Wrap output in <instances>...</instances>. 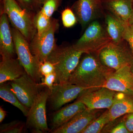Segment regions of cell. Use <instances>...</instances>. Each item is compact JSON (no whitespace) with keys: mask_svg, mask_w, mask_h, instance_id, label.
I'll return each instance as SVG.
<instances>
[{"mask_svg":"<svg viewBox=\"0 0 133 133\" xmlns=\"http://www.w3.org/2000/svg\"><path fill=\"white\" fill-rule=\"evenodd\" d=\"M70 76L69 83L83 88H96L104 85L114 71L102 64L96 53H85Z\"/></svg>","mask_w":133,"mask_h":133,"instance_id":"6da1fadb","label":"cell"},{"mask_svg":"<svg viewBox=\"0 0 133 133\" xmlns=\"http://www.w3.org/2000/svg\"><path fill=\"white\" fill-rule=\"evenodd\" d=\"M83 52L75 49L73 45L57 46L47 61L55 67L56 80L55 84L68 82L70 76L78 65Z\"/></svg>","mask_w":133,"mask_h":133,"instance_id":"7a4b0ae2","label":"cell"},{"mask_svg":"<svg viewBox=\"0 0 133 133\" xmlns=\"http://www.w3.org/2000/svg\"><path fill=\"white\" fill-rule=\"evenodd\" d=\"M1 12L7 15L13 27L19 30L29 43L37 33L36 13L24 9L16 0H1Z\"/></svg>","mask_w":133,"mask_h":133,"instance_id":"3957f363","label":"cell"},{"mask_svg":"<svg viewBox=\"0 0 133 133\" xmlns=\"http://www.w3.org/2000/svg\"><path fill=\"white\" fill-rule=\"evenodd\" d=\"M111 41L105 28L95 20L88 25L83 35L72 45L75 49L84 54H97Z\"/></svg>","mask_w":133,"mask_h":133,"instance_id":"277c9868","label":"cell"},{"mask_svg":"<svg viewBox=\"0 0 133 133\" xmlns=\"http://www.w3.org/2000/svg\"><path fill=\"white\" fill-rule=\"evenodd\" d=\"M17 59L29 76L40 83L42 76L40 72L41 62L31 53L29 43L21 33L14 27L11 28Z\"/></svg>","mask_w":133,"mask_h":133,"instance_id":"5b68a950","label":"cell"},{"mask_svg":"<svg viewBox=\"0 0 133 133\" xmlns=\"http://www.w3.org/2000/svg\"><path fill=\"white\" fill-rule=\"evenodd\" d=\"M110 42L97 53L102 64L114 71L133 65V55L130 48L124 43Z\"/></svg>","mask_w":133,"mask_h":133,"instance_id":"8992f818","label":"cell"},{"mask_svg":"<svg viewBox=\"0 0 133 133\" xmlns=\"http://www.w3.org/2000/svg\"><path fill=\"white\" fill-rule=\"evenodd\" d=\"M50 90L45 88L39 92L30 108L26 116V125L33 132H50L46 116V103Z\"/></svg>","mask_w":133,"mask_h":133,"instance_id":"52a82bcc","label":"cell"},{"mask_svg":"<svg viewBox=\"0 0 133 133\" xmlns=\"http://www.w3.org/2000/svg\"><path fill=\"white\" fill-rule=\"evenodd\" d=\"M59 28L58 21L52 18L49 28L42 35H36L29 43L31 53L41 63L46 61L48 57L57 47L55 35Z\"/></svg>","mask_w":133,"mask_h":133,"instance_id":"ba28073f","label":"cell"},{"mask_svg":"<svg viewBox=\"0 0 133 133\" xmlns=\"http://www.w3.org/2000/svg\"><path fill=\"white\" fill-rule=\"evenodd\" d=\"M10 87L22 104L30 109L43 87L35 82L27 73L10 82Z\"/></svg>","mask_w":133,"mask_h":133,"instance_id":"9c48e42d","label":"cell"},{"mask_svg":"<svg viewBox=\"0 0 133 133\" xmlns=\"http://www.w3.org/2000/svg\"><path fill=\"white\" fill-rule=\"evenodd\" d=\"M116 92L102 87L89 89L77 99L89 109H109L113 102Z\"/></svg>","mask_w":133,"mask_h":133,"instance_id":"30bf717a","label":"cell"},{"mask_svg":"<svg viewBox=\"0 0 133 133\" xmlns=\"http://www.w3.org/2000/svg\"><path fill=\"white\" fill-rule=\"evenodd\" d=\"M71 9L77 21L84 29L101 17L104 8L101 0H77L72 5Z\"/></svg>","mask_w":133,"mask_h":133,"instance_id":"8fae6325","label":"cell"},{"mask_svg":"<svg viewBox=\"0 0 133 133\" xmlns=\"http://www.w3.org/2000/svg\"><path fill=\"white\" fill-rule=\"evenodd\" d=\"M89 89L69 82L55 84L51 90L48 99L52 109L57 110L64 105L77 98L79 95Z\"/></svg>","mask_w":133,"mask_h":133,"instance_id":"7c38bea8","label":"cell"},{"mask_svg":"<svg viewBox=\"0 0 133 133\" xmlns=\"http://www.w3.org/2000/svg\"><path fill=\"white\" fill-rule=\"evenodd\" d=\"M131 66L126 65L110 73L103 87L133 97V73Z\"/></svg>","mask_w":133,"mask_h":133,"instance_id":"4fadbf2b","label":"cell"},{"mask_svg":"<svg viewBox=\"0 0 133 133\" xmlns=\"http://www.w3.org/2000/svg\"><path fill=\"white\" fill-rule=\"evenodd\" d=\"M101 109L85 110L76 114L68 122L51 132L52 133H82L101 114Z\"/></svg>","mask_w":133,"mask_h":133,"instance_id":"5bb4252c","label":"cell"},{"mask_svg":"<svg viewBox=\"0 0 133 133\" xmlns=\"http://www.w3.org/2000/svg\"><path fill=\"white\" fill-rule=\"evenodd\" d=\"M9 21L7 15L1 12L0 54L2 57L14 58L16 53Z\"/></svg>","mask_w":133,"mask_h":133,"instance_id":"9a60e30c","label":"cell"},{"mask_svg":"<svg viewBox=\"0 0 133 133\" xmlns=\"http://www.w3.org/2000/svg\"><path fill=\"white\" fill-rule=\"evenodd\" d=\"M26 73L18 59L2 57L0 63V84L13 81Z\"/></svg>","mask_w":133,"mask_h":133,"instance_id":"2e32d148","label":"cell"},{"mask_svg":"<svg viewBox=\"0 0 133 133\" xmlns=\"http://www.w3.org/2000/svg\"><path fill=\"white\" fill-rule=\"evenodd\" d=\"M82 102L76 101L59 109L53 115L51 119V128L50 132L66 124L79 112L87 109Z\"/></svg>","mask_w":133,"mask_h":133,"instance_id":"e0dca14e","label":"cell"},{"mask_svg":"<svg viewBox=\"0 0 133 133\" xmlns=\"http://www.w3.org/2000/svg\"><path fill=\"white\" fill-rule=\"evenodd\" d=\"M104 9L128 23L133 7V0H101Z\"/></svg>","mask_w":133,"mask_h":133,"instance_id":"ac0fdd59","label":"cell"},{"mask_svg":"<svg viewBox=\"0 0 133 133\" xmlns=\"http://www.w3.org/2000/svg\"><path fill=\"white\" fill-rule=\"evenodd\" d=\"M108 110L111 121L133 112V97L124 93L116 92L112 104Z\"/></svg>","mask_w":133,"mask_h":133,"instance_id":"d6986e66","label":"cell"},{"mask_svg":"<svg viewBox=\"0 0 133 133\" xmlns=\"http://www.w3.org/2000/svg\"><path fill=\"white\" fill-rule=\"evenodd\" d=\"M105 22L107 32L112 42L120 43L124 41L123 36L128 23L109 13L105 15Z\"/></svg>","mask_w":133,"mask_h":133,"instance_id":"ffe728a7","label":"cell"},{"mask_svg":"<svg viewBox=\"0 0 133 133\" xmlns=\"http://www.w3.org/2000/svg\"><path fill=\"white\" fill-rule=\"evenodd\" d=\"M0 97L6 102L10 103L15 107L18 108L24 116H27L29 109L22 104L13 92L10 85L2 83L0 85Z\"/></svg>","mask_w":133,"mask_h":133,"instance_id":"44dd1931","label":"cell"},{"mask_svg":"<svg viewBox=\"0 0 133 133\" xmlns=\"http://www.w3.org/2000/svg\"><path fill=\"white\" fill-rule=\"evenodd\" d=\"M111 121L109 110L107 109L90 124L82 133H101L105 126Z\"/></svg>","mask_w":133,"mask_h":133,"instance_id":"7402d4cb","label":"cell"},{"mask_svg":"<svg viewBox=\"0 0 133 133\" xmlns=\"http://www.w3.org/2000/svg\"><path fill=\"white\" fill-rule=\"evenodd\" d=\"M51 19L46 16L41 10L36 14L35 23L37 29V35L40 36L49 29L51 25Z\"/></svg>","mask_w":133,"mask_h":133,"instance_id":"603a6c76","label":"cell"},{"mask_svg":"<svg viewBox=\"0 0 133 133\" xmlns=\"http://www.w3.org/2000/svg\"><path fill=\"white\" fill-rule=\"evenodd\" d=\"M120 118L110 121L105 126L101 133H130L126 127L123 117L120 119Z\"/></svg>","mask_w":133,"mask_h":133,"instance_id":"cb8c5ba5","label":"cell"},{"mask_svg":"<svg viewBox=\"0 0 133 133\" xmlns=\"http://www.w3.org/2000/svg\"><path fill=\"white\" fill-rule=\"evenodd\" d=\"M26 124L15 120L9 123L2 124L0 127L1 133H21L23 132Z\"/></svg>","mask_w":133,"mask_h":133,"instance_id":"d4e9b609","label":"cell"},{"mask_svg":"<svg viewBox=\"0 0 133 133\" xmlns=\"http://www.w3.org/2000/svg\"><path fill=\"white\" fill-rule=\"evenodd\" d=\"M23 8L37 14L41 10L44 0H16Z\"/></svg>","mask_w":133,"mask_h":133,"instance_id":"484cf974","label":"cell"},{"mask_svg":"<svg viewBox=\"0 0 133 133\" xmlns=\"http://www.w3.org/2000/svg\"><path fill=\"white\" fill-rule=\"evenodd\" d=\"M62 1V0H44L41 11L46 16L51 18L61 5Z\"/></svg>","mask_w":133,"mask_h":133,"instance_id":"4316f807","label":"cell"},{"mask_svg":"<svg viewBox=\"0 0 133 133\" xmlns=\"http://www.w3.org/2000/svg\"><path fill=\"white\" fill-rule=\"evenodd\" d=\"M62 19L63 25L66 28L73 27L78 22L73 10L69 8H66L62 12Z\"/></svg>","mask_w":133,"mask_h":133,"instance_id":"83f0119b","label":"cell"},{"mask_svg":"<svg viewBox=\"0 0 133 133\" xmlns=\"http://www.w3.org/2000/svg\"><path fill=\"white\" fill-rule=\"evenodd\" d=\"M56 80V75L55 72L51 73L45 76H44L41 78V83L39 84L43 87L49 88L51 90L53 88L54 84Z\"/></svg>","mask_w":133,"mask_h":133,"instance_id":"f1b7e54d","label":"cell"},{"mask_svg":"<svg viewBox=\"0 0 133 133\" xmlns=\"http://www.w3.org/2000/svg\"><path fill=\"white\" fill-rule=\"evenodd\" d=\"M123 40L128 44L133 55V24H129L126 26L123 36Z\"/></svg>","mask_w":133,"mask_h":133,"instance_id":"f546056e","label":"cell"},{"mask_svg":"<svg viewBox=\"0 0 133 133\" xmlns=\"http://www.w3.org/2000/svg\"><path fill=\"white\" fill-rule=\"evenodd\" d=\"M40 72L41 75L44 77L55 72V67L52 63L46 60L41 63Z\"/></svg>","mask_w":133,"mask_h":133,"instance_id":"4dcf8cb0","label":"cell"},{"mask_svg":"<svg viewBox=\"0 0 133 133\" xmlns=\"http://www.w3.org/2000/svg\"><path fill=\"white\" fill-rule=\"evenodd\" d=\"M123 119L128 131L130 133H133V112L125 115Z\"/></svg>","mask_w":133,"mask_h":133,"instance_id":"1f68e13d","label":"cell"},{"mask_svg":"<svg viewBox=\"0 0 133 133\" xmlns=\"http://www.w3.org/2000/svg\"><path fill=\"white\" fill-rule=\"evenodd\" d=\"M7 114V112L2 107H0V122L1 123L4 120Z\"/></svg>","mask_w":133,"mask_h":133,"instance_id":"d6a6232c","label":"cell"},{"mask_svg":"<svg viewBox=\"0 0 133 133\" xmlns=\"http://www.w3.org/2000/svg\"><path fill=\"white\" fill-rule=\"evenodd\" d=\"M128 23L129 24H133V7L132 14L129 20Z\"/></svg>","mask_w":133,"mask_h":133,"instance_id":"836d02e7","label":"cell"},{"mask_svg":"<svg viewBox=\"0 0 133 133\" xmlns=\"http://www.w3.org/2000/svg\"><path fill=\"white\" fill-rule=\"evenodd\" d=\"M131 70H132V72L133 73V65H132L131 66Z\"/></svg>","mask_w":133,"mask_h":133,"instance_id":"e575fe53","label":"cell"},{"mask_svg":"<svg viewBox=\"0 0 133 133\" xmlns=\"http://www.w3.org/2000/svg\"></svg>","mask_w":133,"mask_h":133,"instance_id":"d590c367","label":"cell"}]
</instances>
